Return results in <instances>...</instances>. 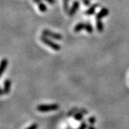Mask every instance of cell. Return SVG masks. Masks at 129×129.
<instances>
[{
	"instance_id": "cell-1",
	"label": "cell",
	"mask_w": 129,
	"mask_h": 129,
	"mask_svg": "<svg viewBox=\"0 0 129 129\" xmlns=\"http://www.w3.org/2000/svg\"><path fill=\"white\" fill-rule=\"evenodd\" d=\"M40 40L45 45H47L49 47H50V48H52L54 50L59 51L61 49V46H60L59 44H57V43L53 42L52 40H51L49 37H46L45 35H42L41 37H40Z\"/></svg>"
},
{
	"instance_id": "cell-2",
	"label": "cell",
	"mask_w": 129,
	"mask_h": 129,
	"mask_svg": "<svg viewBox=\"0 0 129 129\" xmlns=\"http://www.w3.org/2000/svg\"><path fill=\"white\" fill-rule=\"evenodd\" d=\"M60 108L58 104H50V105H39L37 107V110L39 112L46 113L50 111H55Z\"/></svg>"
},
{
	"instance_id": "cell-3",
	"label": "cell",
	"mask_w": 129,
	"mask_h": 129,
	"mask_svg": "<svg viewBox=\"0 0 129 129\" xmlns=\"http://www.w3.org/2000/svg\"><path fill=\"white\" fill-rule=\"evenodd\" d=\"M42 35H45L47 37H50L52 39H54L56 40H60L62 39V36L60 33H57V32H52L50 30L47 29H45L42 31Z\"/></svg>"
},
{
	"instance_id": "cell-4",
	"label": "cell",
	"mask_w": 129,
	"mask_h": 129,
	"mask_svg": "<svg viewBox=\"0 0 129 129\" xmlns=\"http://www.w3.org/2000/svg\"><path fill=\"white\" fill-rule=\"evenodd\" d=\"M12 85V81L9 78L6 79L4 83V88L1 90V95H4V94H8L10 91V88Z\"/></svg>"
},
{
	"instance_id": "cell-5",
	"label": "cell",
	"mask_w": 129,
	"mask_h": 129,
	"mask_svg": "<svg viewBox=\"0 0 129 129\" xmlns=\"http://www.w3.org/2000/svg\"><path fill=\"white\" fill-rule=\"evenodd\" d=\"M79 7H80V2H79V1H78V0L74 1L73 3V5L70 8L69 12L68 13V15L70 16V17L73 16L74 14H75V13L77 12V11L78 10Z\"/></svg>"
},
{
	"instance_id": "cell-6",
	"label": "cell",
	"mask_w": 129,
	"mask_h": 129,
	"mask_svg": "<svg viewBox=\"0 0 129 129\" xmlns=\"http://www.w3.org/2000/svg\"><path fill=\"white\" fill-rule=\"evenodd\" d=\"M109 14V10L106 8V7H103L101 9V11L96 14V19H101L102 18L106 17L107 15H108Z\"/></svg>"
},
{
	"instance_id": "cell-7",
	"label": "cell",
	"mask_w": 129,
	"mask_h": 129,
	"mask_svg": "<svg viewBox=\"0 0 129 129\" xmlns=\"http://www.w3.org/2000/svg\"><path fill=\"white\" fill-rule=\"evenodd\" d=\"M100 6L99 4H94V5H91L88 9H87L85 12V14H86V15H92V14H95V9L98 7Z\"/></svg>"
},
{
	"instance_id": "cell-8",
	"label": "cell",
	"mask_w": 129,
	"mask_h": 129,
	"mask_svg": "<svg viewBox=\"0 0 129 129\" xmlns=\"http://www.w3.org/2000/svg\"><path fill=\"white\" fill-rule=\"evenodd\" d=\"M33 2H35L36 4H37V5H38V9H40V11L41 12L44 13V12H45L47 10V6L42 2V0H33Z\"/></svg>"
},
{
	"instance_id": "cell-9",
	"label": "cell",
	"mask_w": 129,
	"mask_h": 129,
	"mask_svg": "<svg viewBox=\"0 0 129 129\" xmlns=\"http://www.w3.org/2000/svg\"><path fill=\"white\" fill-rule=\"evenodd\" d=\"M7 65H8V60L6 58H4L2 60L1 62V67H0V70H1V72H0V75H2L4 72H5L7 68Z\"/></svg>"
},
{
	"instance_id": "cell-10",
	"label": "cell",
	"mask_w": 129,
	"mask_h": 129,
	"mask_svg": "<svg viewBox=\"0 0 129 129\" xmlns=\"http://www.w3.org/2000/svg\"><path fill=\"white\" fill-rule=\"evenodd\" d=\"M85 23L84 22H79L78 23L75 27L74 28V32H79L82 31L83 29H85Z\"/></svg>"
},
{
	"instance_id": "cell-11",
	"label": "cell",
	"mask_w": 129,
	"mask_h": 129,
	"mask_svg": "<svg viewBox=\"0 0 129 129\" xmlns=\"http://www.w3.org/2000/svg\"><path fill=\"white\" fill-rule=\"evenodd\" d=\"M96 28L99 32H103L104 30V24L102 22L101 19H96Z\"/></svg>"
},
{
	"instance_id": "cell-12",
	"label": "cell",
	"mask_w": 129,
	"mask_h": 129,
	"mask_svg": "<svg viewBox=\"0 0 129 129\" xmlns=\"http://www.w3.org/2000/svg\"><path fill=\"white\" fill-rule=\"evenodd\" d=\"M85 29L86 30V32H88V33H90V34H91V33L93 32V27H92V26L90 24L89 22H88L87 23H85Z\"/></svg>"
},
{
	"instance_id": "cell-13",
	"label": "cell",
	"mask_w": 129,
	"mask_h": 129,
	"mask_svg": "<svg viewBox=\"0 0 129 129\" xmlns=\"http://www.w3.org/2000/svg\"><path fill=\"white\" fill-rule=\"evenodd\" d=\"M69 3L70 0H63V9L66 13L69 12Z\"/></svg>"
},
{
	"instance_id": "cell-14",
	"label": "cell",
	"mask_w": 129,
	"mask_h": 129,
	"mask_svg": "<svg viewBox=\"0 0 129 129\" xmlns=\"http://www.w3.org/2000/svg\"><path fill=\"white\" fill-rule=\"evenodd\" d=\"M74 118L78 121H81L83 119V115L81 113H77L74 115Z\"/></svg>"
},
{
	"instance_id": "cell-15",
	"label": "cell",
	"mask_w": 129,
	"mask_h": 129,
	"mask_svg": "<svg viewBox=\"0 0 129 129\" xmlns=\"http://www.w3.org/2000/svg\"><path fill=\"white\" fill-rule=\"evenodd\" d=\"M96 122V118L94 117V116H92V117H90L88 118V123H90V125H94Z\"/></svg>"
},
{
	"instance_id": "cell-16",
	"label": "cell",
	"mask_w": 129,
	"mask_h": 129,
	"mask_svg": "<svg viewBox=\"0 0 129 129\" xmlns=\"http://www.w3.org/2000/svg\"><path fill=\"white\" fill-rule=\"evenodd\" d=\"M88 125H87V123H85V122H83L81 124H80V127H79L78 128V129H86L88 128Z\"/></svg>"
},
{
	"instance_id": "cell-17",
	"label": "cell",
	"mask_w": 129,
	"mask_h": 129,
	"mask_svg": "<svg viewBox=\"0 0 129 129\" xmlns=\"http://www.w3.org/2000/svg\"><path fill=\"white\" fill-rule=\"evenodd\" d=\"M38 128V125L37 123H33L30 126H29L26 129H37Z\"/></svg>"
},
{
	"instance_id": "cell-18",
	"label": "cell",
	"mask_w": 129,
	"mask_h": 129,
	"mask_svg": "<svg viewBox=\"0 0 129 129\" xmlns=\"http://www.w3.org/2000/svg\"><path fill=\"white\" fill-rule=\"evenodd\" d=\"M83 2V4L85 5V6H89L90 4V0H82Z\"/></svg>"
},
{
	"instance_id": "cell-19",
	"label": "cell",
	"mask_w": 129,
	"mask_h": 129,
	"mask_svg": "<svg viewBox=\"0 0 129 129\" xmlns=\"http://www.w3.org/2000/svg\"><path fill=\"white\" fill-rule=\"evenodd\" d=\"M45 1H46L47 2H48L50 5H54L55 3V0H45Z\"/></svg>"
},
{
	"instance_id": "cell-20",
	"label": "cell",
	"mask_w": 129,
	"mask_h": 129,
	"mask_svg": "<svg viewBox=\"0 0 129 129\" xmlns=\"http://www.w3.org/2000/svg\"><path fill=\"white\" fill-rule=\"evenodd\" d=\"M88 129H96L95 127H94V126H93V125H90L88 127Z\"/></svg>"
}]
</instances>
